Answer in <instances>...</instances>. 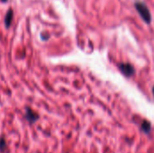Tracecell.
I'll list each match as a JSON object with an SVG mask.
<instances>
[{
	"label": "cell",
	"mask_w": 154,
	"mask_h": 153,
	"mask_svg": "<svg viewBox=\"0 0 154 153\" xmlns=\"http://www.w3.org/2000/svg\"><path fill=\"white\" fill-rule=\"evenodd\" d=\"M135 7L143 21L147 23H150L151 22V15L146 5L143 2H137L135 3Z\"/></svg>",
	"instance_id": "cell-1"
},
{
	"label": "cell",
	"mask_w": 154,
	"mask_h": 153,
	"mask_svg": "<svg viewBox=\"0 0 154 153\" xmlns=\"http://www.w3.org/2000/svg\"><path fill=\"white\" fill-rule=\"evenodd\" d=\"M119 69L126 76H131L134 73V68L129 63H121L119 65Z\"/></svg>",
	"instance_id": "cell-2"
},
{
	"label": "cell",
	"mask_w": 154,
	"mask_h": 153,
	"mask_svg": "<svg viewBox=\"0 0 154 153\" xmlns=\"http://www.w3.org/2000/svg\"><path fill=\"white\" fill-rule=\"evenodd\" d=\"M25 116H26L27 120L30 123H33V122H35L38 119V115L35 113V112L32 111L30 108L26 109V113H25Z\"/></svg>",
	"instance_id": "cell-3"
},
{
	"label": "cell",
	"mask_w": 154,
	"mask_h": 153,
	"mask_svg": "<svg viewBox=\"0 0 154 153\" xmlns=\"http://www.w3.org/2000/svg\"><path fill=\"white\" fill-rule=\"evenodd\" d=\"M12 18H13V13L11 10L8 11V13L6 16V19H5V23H6V27H9L10 24H11V22H12Z\"/></svg>",
	"instance_id": "cell-4"
},
{
	"label": "cell",
	"mask_w": 154,
	"mask_h": 153,
	"mask_svg": "<svg viewBox=\"0 0 154 153\" xmlns=\"http://www.w3.org/2000/svg\"><path fill=\"white\" fill-rule=\"evenodd\" d=\"M142 129L145 132H149L150 131V123L147 121H143V123L142 125Z\"/></svg>",
	"instance_id": "cell-5"
},
{
	"label": "cell",
	"mask_w": 154,
	"mask_h": 153,
	"mask_svg": "<svg viewBox=\"0 0 154 153\" xmlns=\"http://www.w3.org/2000/svg\"><path fill=\"white\" fill-rule=\"evenodd\" d=\"M6 143L5 142V140L4 139H0V150L3 151L5 149V148H6Z\"/></svg>",
	"instance_id": "cell-6"
},
{
	"label": "cell",
	"mask_w": 154,
	"mask_h": 153,
	"mask_svg": "<svg viewBox=\"0 0 154 153\" xmlns=\"http://www.w3.org/2000/svg\"><path fill=\"white\" fill-rule=\"evenodd\" d=\"M152 92H153V95H154V86H153V89H152Z\"/></svg>",
	"instance_id": "cell-7"
},
{
	"label": "cell",
	"mask_w": 154,
	"mask_h": 153,
	"mask_svg": "<svg viewBox=\"0 0 154 153\" xmlns=\"http://www.w3.org/2000/svg\"><path fill=\"white\" fill-rule=\"evenodd\" d=\"M3 1H4V2H5V1H6V0H3Z\"/></svg>",
	"instance_id": "cell-8"
}]
</instances>
